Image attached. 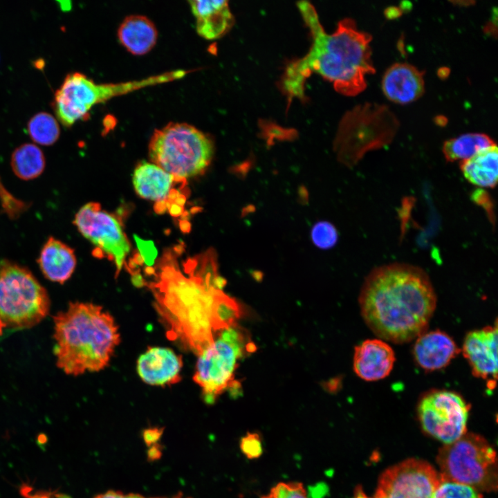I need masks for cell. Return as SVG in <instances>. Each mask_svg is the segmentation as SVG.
I'll return each instance as SVG.
<instances>
[{"label": "cell", "instance_id": "1", "mask_svg": "<svg viewBox=\"0 0 498 498\" xmlns=\"http://www.w3.org/2000/svg\"><path fill=\"white\" fill-rule=\"evenodd\" d=\"M297 7L310 30L312 44L304 57L288 64L283 75L282 87L288 102L305 99V82L314 73L333 83L342 95L354 96L363 91L366 75L375 73L371 35L358 30L350 18L339 21L335 32L329 34L311 3L299 1Z\"/></svg>", "mask_w": 498, "mask_h": 498}, {"label": "cell", "instance_id": "2", "mask_svg": "<svg viewBox=\"0 0 498 498\" xmlns=\"http://www.w3.org/2000/svg\"><path fill=\"white\" fill-rule=\"evenodd\" d=\"M359 304L366 324L378 337L405 343L426 331L436 296L423 269L396 262L370 272L362 286Z\"/></svg>", "mask_w": 498, "mask_h": 498}, {"label": "cell", "instance_id": "3", "mask_svg": "<svg viewBox=\"0 0 498 498\" xmlns=\"http://www.w3.org/2000/svg\"><path fill=\"white\" fill-rule=\"evenodd\" d=\"M151 284L156 308L172 339L180 340L197 355L220 331L237 324L241 315L237 302L218 284L196 273L184 276L171 262H163Z\"/></svg>", "mask_w": 498, "mask_h": 498}, {"label": "cell", "instance_id": "4", "mask_svg": "<svg viewBox=\"0 0 498 498\" xmlns=\"http://www.w3.org/2000/svg\"><path fill=\"white\" fill-rule=\"evenodd\" d=\"M53 322L57 366L66 374L98 371L108 365L120 336L113 317L102 306L71 302Z\"/></svg>", "mask_w": 498, "mask_h": 498}, {"label": "cell", "instance_id": "5", "mask_svg": "<svg viewBox=\"0 0 498 498\" xmlns=\"http://www.w3.org/2000/svg\"><path fill=\"white\" fill-rule=\"evenodd\" d=\"M214 150L207 134L185 122H170L156 129L149 143L151 162L183 181L204 174Z\"/></svg>", "mask_w": 498, "mask_h": 498}, {"label": "cell", "instance_id": "6", "mask_svg": "<svg viewBox=\"0 0 498 498\" xmlns=\"http://www.w3.org/2000/svg\"><path fill=\"white\" fill-rule=\"evenodd\" d=\"M255 349L248 333L237 324L215 335L213 342L198 355L193 376L207 403H214L227 390L239 392L241 385L234 379L239 362Z\"/></svg>", "mask_w": 498, "mask_h": 498}, {"label": "cell", "instance_id": "7", "mask_svg": "<svg viewBox=\"0 0 498 498\" xmlns=\"http://www.w3.org/2000/svg\"><path fill=\"white\" fill-rule=\"evenodd\" d=\"M399 127L394 113L385 104L367 102L342 118L334 143L338 160L354 165L369 151L389 144Z\"/></svg>", "mask_w": 498, "mask_h": 498}, {"label": "cell", "instance_id": "8", "mask_svg": "<svg viewBox=\"0 0 498 498\" xmlns=\"http://www.w3.org/2000/svg\"><path fill=\"white\" fill-rule=\"evenodd\" d=\"M436 462L443 479L469 486L480 492L497 490L496 452L479 434L466 432L456 441L444 444L439 450Z\"/></svg>", "mask_w": 498, "mask_h": 498}, {"label": "cell", "instance_id": "9", "mask_svg": "<svg viewBox=\"0 0 498 498\" xmlns=\"http://www.w3.org/2000/svg\"><path fill=\"white\" fill-rule=\"evenodd\" d=\"M48 294L26 267L0 261V320L5 328L35 326L48 314Z\"/></svg>", "mask_w": 498, "mask_h": 498}, {"label": "cell", "instance_id": "10", "mask_svg": "<svg viewBox=\"0 0 498 498\" xmlns=\"http://www.w3.org/2000/svg\"><path fill=\"white\" fill-rule=\"evenodd\" d=\"M469 410L470 405L459 394L432 390L421 398L417 412L423 430L448 444L467 432Z\"/></svg>", "mask_w": 498, "mask_h": 498}, {"label": "cell", "instance_id": "11", "mask_svg": "<svg viewBox=\"0 0 498 498\" xmlns=\"http://www.w3.org/2000/svg\"><path fill=\"white\" fill-rule=\"evenodd\" d=\"M73 224L96 247L94 252H98L94 255L107 256L114 261L119 273L130 252L131 245L118 217L102 210L98 203L89 202L78 210Z\"/></svg>", "mask_w": 498, "mask_h": 498}, {"label": "cell", "instance_id": "12", "mask_svg": "<svg viewBox=\"0 0 498 498\" xmlns=\"http://www.w3.org/2000/svg\"><path fill=\"white\" fill-rule=\"evenodd\" d=\"M439 472L427 461L409 459L385 470L376 495L382 498H432Z\"/></svg>", "mask_w": 498, "mask_h": 498}, {"label": "cell", "instance_id": "13", "mask_svg": "<svg viewBox=\"0 0 498 498\" xmlns=\"http://www.w3.org/2000/svg\"><path fill=\"white\" fill-rule=\"evenodd\" d=\"M462 351L475 377L488 380L494 388L497 377V324L470 331L464 339Z\"/></svg>", "mask_w": 498, "mask_h": 498}, {"label": "cell", "instance_id": "14", "mask_svg": "<svg viewBox=\"0 0 498 498\" xmlns=\"http://www.w3.org/2000/svg\"><path fill=\"white\" fill-rule=\"evenodd\" d=\"M173 175L151 162L142 161L136 167L133 185L138 195L160 204L158 210H164L171 204L183 205L185 198L174 188L177 183L185 184Z\"/></svg>", "mask_w": 498, "mask_h": 498}, {"label": "cell", "instance_id": "15", "mask_svg": "<svg viewBox=\"0 0 498 498\" xmlns=\"http://www.w3.org/2000/svg\"><path fill=\"white\" fill-rule=\"evenodd\" d=\"M183 360L172 349L153 347L138 359L137 372L141 380L153 386H168L179 382Z\"/></svg>", "mask_w": 498, "mask_h": 498}, {"label": "cell", "instance_id": "16", "mask_svg": "<svg viewBox=\"0 0 498 498\" xmlns=\"http://www.w3.org/2000/svg\"><path fill=\"white\" fill-rule=\"evenodd\" d=\"M424 72L416 66L398 62L390 66L382 79V90L386 98L397 104H405L419 99L425 91Z\"/></svg>", "mask_w": 498, "mask_h": 498}, {"label": "cell", "instance_id": "17", "mask_svg": "<svg viewBox=\"0 0 498 498\" xmlns=\"http://www.w3.org/2000/svg\"><path fill=\"white\" fill-rule=\"evenodd\" d=\"M395 362L392 348L381 339H369L356 347L353 370L366 381H376L387 377Z\"/></svg>", "mask_w": 498, "mask_h": 498}, {"label": "cell", "instance_id": "18", "mask_svg": "<svg viewBox=\"0 0 498 498\" xmlns=\"http://www.w3.org/2000/svg\"><path fill=\"white\" fill-rule=\"evenodd\" d=\"M460 351L452 338L440 330L419 335L413 349L416 363L426 371L446 367Z\"/></svg>", "mask_w": 498, "mask_h": 498}, {"label": "cell", "instance_id": "19", "mask_svg": "<svg viewBox=\"0 0 498 498\" xmlns=\"http://www.w3.org/2000/svg\"><path fill=\"white\" fill-rule=\"evenodd\" d=\"M189 3L196 19V31L206 39L221 37L234 23L228 1L192 0Z\"/></svg>", "mask_w": 498, "mask_h": 498}, {"label": "cell", "instance_id": "20", "mask_svg": "<svg viewBox=\"0 0 498 498\" xmlns=\"http://www.w3.org/2000/svg\"><path fill=\"white\" fill-rule=\"evenodd\" d=\"M37 262L46 278L64 284L73 275L77 259L73 248L50 237L43 246Z\"/></svg>", "mask_w": 498, "mask_h": 498}, {"label": "cell", "instance_id": "21", "mask_svg": "<svg viewBox=\"0 0 498 498\" xmlns=\"http://www.w3.org/2000/svg\"><path fill=\"white\" fill-rule=\"evenodd\" d=\"M120 44L131 54L142 55L156 45L158 30L148 17L133 15L125 17L118 29Z\"/></svg>", "mask_w": 498, "mask_h": 498}, {"label": "cell", "instance_id": "22", "mask_svg": "<svg viewBox=\"0 0 498 498\" xmlns=\"http://www.w3.org/2000/svg\"><path fill=\"white\" fill-rule=\"evenodd\" d=\"M460 169L472 184L493 188L498 179V149L497 145L487 147L468 159L460 162Z\"/></svg>", "mask_w": 498, "mask_h": 498}, {"label": "cell", "instance_id": "23", "mask_svg": "<svg viewBox=\"0 0 498 498\" xmlns=\"http://www.w3.org/2000/svg\"><path fill=\"white\" fill-rule=\"evenodd\" d=\"M495 145V141L486 133H468L445 141L442 151L447 161L461 162Z\"/></svg>", "mask_w": 498, "mask_h": 498}, {"label": "cell", "instance_id": "24", "mask_svg": "<svg viewBox=\"0 0 498 498\" xmlns=\"http://www.w3.org/2000/svg\"><path fill=\"white\" fill-rule=\"evenodd\" d=\"M46 165L42 151L35 145H21L12 154L11 167L15 175L25 181L34 179L44 172Z\"/></svg>", "mask_w": 498, "mask_h": 498}, {"label": "cell", "instance_id": "25", "mask_svg": "<svg viewBox=\"0 0 498 498\" xmlns=\"http://www.w3.org/2000/svg\"><path fill=\"white\" fill-rule=\"evenodd\" d=\"M28 132L36 143L49 146L59 138L60 129L57 120L47 112H39L34 115L28 122Z\"/></svg>", "mask_w": 498, "mask_h": 498}, {"label": "cell", "instance_id": "26", "mask_svg": "<svg viewBox=\"0 0 498 498\" xmlns=\"http://www.w3.org/2000/svg\"><path fill=\"white\" fill-rule=\"evenodd\" d=\"M432 498H482V495L469 486L443 479L440 477Z\"/></svg>", "mask_w": 498, "mask_h": 498}, {"label": "cell", "instance_id": "27", "mask_svg": "<svg viewBox=\"0 0 498 498\" xmlns=\"http://www.w3.org/2000/svg\"><path fill=\"white\" fill-rule=\"evenodd\" d=\"M313 243L319 248L329 249L333 247L338 239V233L335 226L328 221L316 223L311 232Z\"/></svg>", "mask_w": 498, "mask_h": 498}, {"label": "cell", "instance_id": "28", "mask_svg": "<svg viewBox=\"0 0 498 498\" xmlns=\"http://www.w3.org/2000/svg\"><path fill=\"white\" fill-rule=\"evenodd\" d=\"M261 498H310L300 482H279Z\"/></svg>", "mask_w": 498, "mask_h": 498}, {"label": "cell", "instance_id": "29", "mask_svg": "<svg viewBox=\"0 0 498 498\" xmlns=\"http://www.w3.org/2000/svg\"><path fill=\"white\" fill-rule=\"evenodd\" d=\"M241 452L247 458L257 459L262 454V443L259 434L255 432L248 433L240 441Z\"/></svg>", "mask_w": 498, "mask_h": 498}, {"label": "cell", "instance_id": "30", "mask_svg": "<svg viewBox=\"0 0 498 498\" xmlns=\"http://www.w3.org/2000/svg\"><path fill=\"white\" fill-rule=\"evenodd\" d=\"M136 239L144 259L143 261L147 265H151L156 256V250L153 243H150L149 241H142L138 238H136Z\"/></svg>", "mask_w": 498, "mask_h": 498}, {"label": "cell", "instance_id": "31", "mask_svg": "<svg viewBox=\"0 0 498 498\" xmlns=\"http://www.w3.org/2000/svg\"><path fill=\"white\" fill-rule=\"evenodd\" d=\"M93 498H165L147 497L138 493H124L121 491L110 490L95 495ZM167 498V497H166Z\"/></svg>", "mask_w": 498, "mask_h": 498}, {"label": "cell", "instance_id": "32", "mask_svg": "<svg viewBox=\"0 0 498 498\" xmlns=\"http://www.w3.org/2000/svg\"><path fill=\"white\" fill-rule=\"evenodd\" d=\"M160 436V430L157 428L148 429L144 433V439L146 443L156 441Z\"/></svg>", "mask_w": 498, "mask_h": 498}, {"label": "cell", "instance_id": "33", "mask_svg": "<svg viewBox=\"0 0 498 498\" xmlns=\"http://www.w3.org/2000/svg\"><path fill=\"white\" fill-rule=\"evenodd\" d=\"M353 498H382L380 496L374 494L371 497L367 496L360 486L356 488Z\"/></svg>", "mask_w": 498, "mask_h": 498}, {"label": "cell", "instance_id": "34", "mask_svg": "<svg viewBox=\"0 0 498 498\" xmlns=\"http://www.w3.org/2000/svg\"><path fill=\"white\" fill-rule=\"evenodd\" d=\"M171 498H192L185 495L183 492H180L173 495Z\"/></svg>", "mask_w": 498, "mask_h": 498}, {"label": "cell", "instance_id": "35", "mask_svg": "<svg viewBox=\"0 0 498 498\" xmlns=\"http://www.w3.org/2000/svg\"><path fill=\"white\" fill-rule=\"evenodd\" d=\"M4 328H5V326L3 324V322H1V320H0V336L2 335Z\"/></svg>", "mask_w": 498, "mask_h": 498}]
</instances>
